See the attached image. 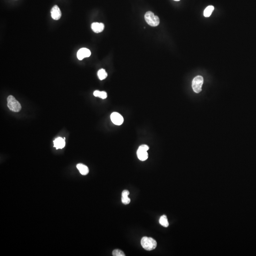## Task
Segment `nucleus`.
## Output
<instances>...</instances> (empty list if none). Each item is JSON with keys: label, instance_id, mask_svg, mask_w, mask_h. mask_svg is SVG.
Here are the masks:
<instances>
[{"label": "nucleus", "instance_id": "0eeeda50", "mask_svg": "<svg viewBox=\"0 0 256 256\" xmlns=\"http://www.w3.org/2000/svg\"><path fill=\"white\" fill-rule=\"evenodd\" d=\"M91 51L88 48H82L78 51L77 57L80 60H83L84 58H88L91 56Z\"/></svg>", "mask_w": 256, "mask_h": 256}, {"label": "nucleus", "instance_id": "f257e3e1", "mask_svg": "<svg viewBox=\"0 0 256 256\" xmlns=\"http://www.w3.org/2000/svg\"><path fill=\"white\" fill-rule=\"evenodd\" d=\"M141 244L144 249L148 251L153 250L157 246V241L154 239L147 237H144L142 238Z\"/></svg>", "mask_w": 256, "mask_h": 256}, {"label": "nucleus", "instance_id": "2eb2a0df", "mask_svg": "<svg viewBox=\"0 0 256 256\" xmlns=\"http://www.w3.org/2000/svg\"><path fill=\"white\" fill-rule=\"evenodd\" d=\"M97 75L101 80L105 79L107 76V73L106 72L105 70L103 69H100L98 71Z\"/></svg>", "mask_w": 256, "mask_h": 256}, {"label": "nucleus", "instance_id": "39448f33", "mask_svg": "<svg viewBox=\"0 0 256 256\" xmlns=\"http://www.w3.org/2000/svg\"><path fill=\"white\" fill-rule=\"evenodd\" d=\"M149 149V147L147 145H142L140 146L137 152L138 159L141 161H145L148 158V153L147 151Z\"/></svg>", "mask_w": 256, "mask_h": 256}, {"label": "nucleus", "instance_id": "dca6fc26", "mask_svg": "<svg viewBox=\"0 0 256 256\" xmlns=\"http://www.w3.org/2000/svg\"><path fill=\"white\" fill-rule=\"evenodd\" d=\"M113 255L114 256H125V255L122 250L119 249H114L113 252Z\"/></svg>", "mask_w": 256, "mask_h": 256}, {"label": "nucleus", "instance_id": "6ab92c4d", "mask_svg": "<svg viewBox=\"0 0 256 256\" xmlns=\"http://www.w3.org/2000/svg\"><path fill=\"white\" fill-rule=\"evenodd\" d=\"M174 1H179L180 0H174Z\"/></svg>", "mask_w": 256, "mask_h": 256}, {"label": "nucleus", "instance_id": "a211bd4d", "mask_svg": "<svg viewBox=\"0 0 256 256\" xmlns=\"http://www.w3.org/2000/svg\"><path fill=\"white\" fill-rule=\"evenodd\" d=\"M129 194H130V192H129V191L125 190L122 193V197H127V196L129 195Z\"/></svg>", "mask_w": 256, "mask_h": 256}, {"label": "nucleus", "instance_id": "ddd939ff", "mask_svg": "<svg viewBox=\"0 0 256 256\" xmlns=\"http://www.w3.org/2000/svg\"><path fill=\"white\" fill-rule=\"evenodd\" d=\"M214 6L212 5H210V6H207L206 8V9L204 10L203 12V15L206 17H209L211 15L212 12L214 11Z\"/></svg>", "mask_w": 256, "mask_h": 256}, {"label": "nucleus", "instance_id": "20e7f679", "mask_svg": "<svg viewBox=\"0 0 256 256\" xmlns=\"http://www.w3.org/2000/svg\"><path fill=\"white\" fill-rule=\"evenodd\" d=\"M203 83V77L201 76H197L192 81V86L193 90L196 93H199L202 91V87Z\"/></svg>", "mask_w": 256, "mask_h": 256}, {"label": "nucleus", "instance_id": "9b49d317", "mask_svg": "<svg viewBox=\"0 0 256 256\" xmlns=\"http://www.w3.org/2000/svg\"><path fill=\"white\" fill-rule=\"evenodd\" d=\"M76 168L82 175H86L88 174L89 168L86 165L83 164H78L76 165Z\"/></svg>", "mask_w": 256, "mask_h": 256}, {"label": "nucleus", "instance_id": "423d86ee", "mask_svg": "<svg viewBox=\"0 0 256 256\" xmlns=\"http://www.w3.org/2000/svg\"><path fill=\"white\" fill-rule=\"evenodd\" d=\"M111 122L116 125H121L123 123L124 119L120 114L116 112L112 113L111 115Z\"/></svg>", "mask_w": 256, "mask_h": 256}, {"label": "nucleus", "instance_id": "1a4fd4ad", "mask_svg": "<svg viewBox=\"0 0 256 256\" xmlns=\"http://www.w3.org/2000/svg\"><path fill=\"white\" fill-rule=\"evenodd\" d=\"M53 142H54V147L56 148V149H62L64 148L66 145L65 139L61 137L56 138L55 140H54Z\"/></svg>", "mask_w": 256, "mask_h": 256}, {"label": "nucleus", "instance_id": "7ed1b4c3", "mask_svg": "<svg viewBox=\"0 0 256 256\" xmlns=\"http://www.w3.org/2000/svg\"><path fill=\"white\" fill-rule=\"evenodd\" d=\"M144 18L146 22L151 26L156 27L160 24L159 18L151 11L147 12L145 13Z\"/></svg>", "mask_w": 256, "mask_h": 256}, {"label": "nucleus", "instance_id": "f8f14e48", "mask_svg": "<svg viewBox=\"0 0 256 256\" xmlns=\"http://www.w3.org/2000/svg\"><path fill=\"white\" fill-rule=\"evenodd\" d=\"M159 223L162 226L164 227H168V226L169 223L168 222V218L165 215H163L160 218Z\"/></svg>", "mask_w": 256, "mask_h": 256}, {"label": "nucleus", "instance_id": "f3484780", "mask_svg": "<svg viewBox=\"0 0 256 256\" xmlns=\"http://www.w3.org/2000/svg\"><path fill=\"white\" fill-rule=\"evenodd\" d=\"M122 203L124 205H128L131 202V199L130 198L128 197V196L127 197H122Z\"/></svg>", "mask_w": 256, "mask_h": 256}, {"label": "nucleus", "instance_id": "6e6552de", "mask_svg": "<svg viewBox=\"0 0 256 256\" xmlns=\"http://www.w3.org/2000/svg\"><path fill=\"white\" fill-rule=\"evenodd\" d=\"M61 12L59 8L57 5H55L51 10V17L54 20H59L61 17Z\"/></svg>", "mask_w": 256, "mask_h": 256}, {"label": "nucleus", "instance_id": "9d476101", "mask_svg": "<svg viewBox=\"0 0 256 256\" xmlns=\"http://www.w3.org/2000/svg\"><path fill=\"white\" fill-rule=\"evenodd\" d=\"M91 28L95 33H100L102 32L105 28V25L102 23L94 22L92 24Z\"/></svg>", "mask_w": 256, "mask_h": 256}, {"label": "nucleus", "instance_id": "f03ea898", "mask_svg": "<svg viewBox=\"0 0 256 256\" xmlns=\"http://www.w3.org/2000/svg\"><path fill=\"white\" fill-rule=\"evenodd\" d=\"M7 106L10 110L17 113L22 109V106L20 102L16 100L13 95H10L7 98Z\"/></svg>", "mask_w": 256, "mask_h": 256}, {"label": "nucleus", "instance_id": "4468645a", "mask_svg": "<svg viewBox=\"0 0 256 256\" xmlns=\"http://www.w3.org/2000/svg\"><path fill=\"white\" fill-rule=\"evenodd\" d=\"M93 95L95 97H98L102 99H105L107 98V93L105 91H99L96 90L93 92Z\"/></svg>", "mask_w": 256, "mask_h": 256}]
</instances>
